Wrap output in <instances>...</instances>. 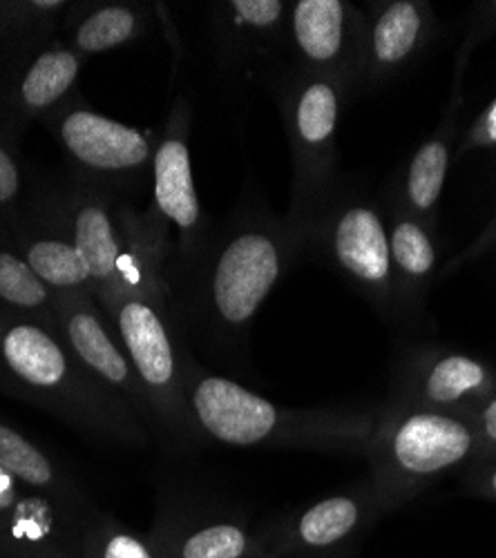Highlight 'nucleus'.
<instances>
[{
    "instance_id": "1",
    "label": "nucleus",
    "mask_w": 496,
    "mask_h": 558,
    "mask_svg": "<svg viewBox=\"0 0 496 558\" xmlns=\"http://www.w3.org/2000/svg\"><path fill=\"white\" fill-rule=\"evenodd\" d=\"M300 255L289 219L242 204L229 221L213 228L186 270L168 277L179 329H193L213 347L244 342L257 311Z\"/></svg>"
},
{
    "instance_id": "2",
    "label": "nucleus",
    "mask_w": 496,
    "mask_h": 558,
    "mask_svg": "<svg viewBox=\"0 0 496 558\" xmlns=\"http://www.w3.org/2000/svg\"><path fill=\"white\" fill-rule=\"evenodd\" d=\"M0 393L32 404L87 438L144 447L150 432L87 374L57 329L0 313Z\"/></svg>"
},
{
    "instance_id": "3",
    "label": "nucleus",
    "mask_w": 496,
    "mask_h": 558,
    "mask_svg": "<svg viewBox=\"0 0 496 558\" xmlns=\"http://www.w3.org/2000/svg\"><path fill=\"white\" fill-rule=\"evenodd\" d=\"M184 391L202 436L231 447L367 451L376 425L363 413L278 407L193 360L186 364Z\"/></svg>"
},
{
    "instance_id": "4",
    "label": "nucleus",
    "mask_w": 496,
    "mask_h": 558,
    "mask_svg": "<svg viewBox=\"0 0 496 558\" xmlns=\"http://www.w3.org/2000/svg\"><path fill=\"white\" fill-rule=\"evenodd\" d=\"M365 453L374 468L372 487L391 509L465 468L481 447L468 415L396 404L376 421Z\"/></svg>"
},
{
    "instance_id": "5",
    "label": "nucleus",
    "mask_w": 496,
    "mask_h": 558,
    "mask_svg": "<svg viewBox=\"0 0 496 558\" xmlns=\"http://www.w3.org/2000/svg\"><path fill=\"white\" fill-rule=\"evenodd\" d=\"M112 329L146 389L155 436L174 449H193L204 436L191 413L184 391L186 364L170 295L125 298L108 313Z\"/></svg>"
},
{
    "instance_id": "6",
    "label": "nucleus",
    "mask_w": 496,
    "mask_h": 558,
    "mask_svg": "<svg viewBox=\"0 0 496 558\" xmlns=\"http://www.w3.org/2000/svg\"><path fill=\"white\" fill-rule=\"evenodd\" d=\"M65 157V172L114 197L134 202L153 191L157 136L114 121L81 95L43 119Z\"/></svg>"
},
{
    "instance_id": "7",
    "label": "nucleus",
    "mask_w": 496,
    "mask_h": 558,
    "mask_svg": "<svg viewBox=\"0 0 496 558\" xmlns=\"http://www.w3.org/2000/svg\"><path fill=\"white\" fill-rule=\"evenodd\" d=\"M349 85L331 74L291 68L276 83L293 159V204L289 223L298 230L334 189L336 138Z\"/></svg>"
},
{
    "instance_id": "8",
    "label": "nucleus",
    "mask_w": 496,
    "mask_h": 558,
    "mask_svg": "<svg viewBox=\"0 0 496 558\" xmlns=\"http://www.w3.org/2000/svg\"><path fill=\"white\" fill-rule=\"evenodd\" d=\"M295 232L302 253L313 251L374 302L391 304L400 293L389 232L372 204L342 197L334 185Z\"/></svg>"
},
{
    "instance_id": "9",
    "label": "nucleus",
    "mask_w": 496,
    "mask_h": 558,
    "mask_svg": "<svg viewBox=\"0 0 496 558\" xmlns=\"http://www.w3.org/2000/svg\"><path fill=\"white\" fill-rule=\"evenodd\" d=\"M153 208L177 230L166 268V279L186 270L213 235V223L204 217L191 159V106L174 99L153 161Z\"/></svg>"
},
{
    "instance_id": "10",
    "label": "nucleus",
    "mask_w": 496,
    "mask_h": 558,
    "mask_svg": "<svg viewBox=\"0 0 496 558\" xmlns=\"http://www.w3.org/2000/svg\"><path fill=\"white\" fill-rule=\"evenodd\" d=\"M85 63L61 36L27 50L0 78V132L23 144L32 123L40 125L78 95Z\"/></svg>"
},
{
    "instance_id": "11",
    "label": "nucleus",
    "mask_w": 496,
    "mask_h": 558,
    "mask_svg": "<svg viewBox=\"0 0 496 558\" xmlns=\"http://www.w3.org/2000/svg\"><path fill=\"white\" fill-rule=\"evenodd\" d=\"M52 193L70 235L87 266L93 298L108 313L117 304L119 266L125 253V232L119 219V199L68 172L50 179Z\"/></svg>"
},
{
    "instance_id": "12",
    "label": "nucleus",
    "mask_w": 496,
    "mask_h": 558,
    "mask_svg": "<svg viewBox=\"0 0 496 558\" xmlns=\"http://www.w3.org/2000/svg\"><path fill=\"white\" fill-rule=\"evenodd\" d=\"M57 331L87 374L119 396L140 415L150 436H155V421L146 389L95 298L59 295Z\"/></svg>"
},
{
    "instance_id": "13",
    "label": "nucleus",
    "mask_w": 496,
    "mask_h": 558,
    "mask_svg": "<svg viewBox=\"0 0 496 558\" xmlns=\"http://www.w3.org/2000/svg\"><path fill=\"white\" fill-rule=\"evenodd\" d=\"M380 511H387V505L372 485L327 496L259 532L266 558H331L372 525Z\"/></svg>"
},
{
    "instance_id": "14",
    "label": "nucleus",
    "mask_w": 496,
    "mask_h": 558,
    "mask_svg": "<svg viewBox=\"0 0 496 558\" xmlns=\"http://www.w3.org/2000/svg\"><path fill=\"white\" fill-rule=\"evenodd\" d=\"M3 238L57 295H93L87 266L63 221L48 177L36 174L19 223Z\"/></svg>"
},
{
    "instance_id": "15",
    "label": "nucleus",
    "mask_w": 496,
    "mask_h": 558,
    "mask_svg": "<svg viewBox=\"0 0 496 558\" xmlns=\"http://www.w3.org/2000/svg\"><path fill=\"white\" fill-rule=\"evenodd\" d=\"M360 36L363 23L344 0H298L289 10L287 43L295 68L331 74L351 85L358 74Z\"/></svg>"
},
{
    "instance_id": "16",
    "label": "nucleus",
    "mask_w": 496,
    "mask_h": 558,
    "mask_svg": "<svg viewBox=\"0 0 496 558\" xmlns=\"http://www.w3.org/2000/svg\"><path fill=\"white\" fill-rule=\"evenodd\" d=\"M494 393L489 368L465 353L423 351L404 368L400 400L421 409L472 415Z\"/></svg>"
},
{
    "instance_id": "17",
    "label": "nucleus",
    "mask_w": 496,
    "mask_h": 558,
    "mask_svg": "<svg viewBox=\"0 0 496 558\" xmlns=\"http://www.w3.org/2000/svg\"><path fill=\"white\" fill-rule=\"evenodd\" d=\"M0 468L27 489L57 502L76 527L99 511L65 464L5 417H0Z\"/></svg>"
},
{
    "instance_id": "18",
    "label": "nucleus",
    "mask_w": 496,
    "mask_h": 558,
    "mask_svg": "<svg viewBox=\"0 0 496 558\" xmlns=\"http://www.w3.org/2000/svg\"><path fill=\"white\" fill-rule=\"evenodd\" d=\"M150 538L164 558H266L262 534L233 517L166 509Z\"/></svg>"
},
{
    "instance_id": "19",
    "label": "nucleus",
    "mask_w": 496,
    "mask_h": 558,
    "mask_svg": "<svg viewBox=\"0 0 496 558\" xmlns=\"http://www.w3.org/2000/svg\"><path fill=\"white\" fill-rule=\"evenodd\" d=\"M76 530L57 502L0 468V558H29L55 543H70Z\"/></svg>"
},
{
    "instance_id": "20",
    "label": "nucleus",
    "mask_w": 496,
    "mask_h": 558,
    "mask_svg": "<svg viewBox=\"0 0 496 558\" xmlns=\"http://www.w3.org/2000/svg\"><path fill=\"white\" fill-rule=\"evenodd\" d=\"M213 8L219 54L227 68L253 59H268L287 45L289 3H282V0H231V3H217Z\"/></svg>"
},
{
    "instance_id": "21",
    "label": "nucleus",
    "mask_w": 496,
    "mask_h": 558,
    "mask_svg": "<svg viewBox=\"0 0 496 558\" xmlns=\"http://www.w3.org/2000/svg\"><path fill=\"white\" fill-rule=\"evenodd\" d=\"M430 5L416 0H391L363 23L358 76H385L408 63L427 40Z\"/></svg>"
},
{
    "instance_id": "22",
    "label": "nucleus",
    "mask_w": 496,
    "mask_h": 558,
    "mask_svg": "<svg viewBox=\"0 0 496 558\" xmlns=\"http://www.w3.org/2000/svg\"><path fill=\"white\" fill-rule=\"evenodd\" d=\"M155 14V5L132 0H87L72 3L63 29L65 43L85 61L140 43Z\"/></svg>"
},
{
    "instance_id": "23",
    "label": "nucleus",
    "mask_w": 496,
    "mask_h": 558,
    "mask_svg": "<svg viewBox=\"0 0 496 558\" xmlns=\"http://www.w3.org/2000/svg\"><path fill=\"white\" fill-rule=\"evenodd\" d=\"M59 295L43 282L16 246L0 238V313L57 329Z\"/></svg>"
},
{
    "instance_id": "24",
    "label": "nucleus",
    "mask_w": 496,
    "mask_h": 558,
    "mask_svg": "<svg viewBox=\"0 0 496 558\" xmlns=\"http://www.w3.org/2000/svg\"><path fill=\"white\" fill-rule=\"evenodd\" d=\"M78 558H164L150 534H137L104 511L78 525L70 541Z\"/></svg>"
},
{
    "instance_id": "25",
    "label": "nucleus",
    "mask_w": 496,
    "mask_h": 558,
    "mask_svg": "<svg viewBox=\"0 0 496 558\" xmlns=\"http://www.w3.org/2000/svg\"><path fill=\"white\" fill-rule=\"evenodd\" d=\"M389 251L400 295L427 282L436 264V246L430 230L416 217L404 215L394 221Z\"/></svg>"
},
{
    "instance_id": "26",
    "label": "nucleus",
    "mask_w": 496,
    "mask_h": 558,
    "mask_svg": "<svg viewBox=\"0 0 496 558\" xmlns=\"http://www.w3.org/2000/svg\"><path fill=\"white\" fill-rule=\"evenodd\" d=\"M449 166V144L445 134H438L425 142L410 161L408 177H404V204L416 215L427 217L443 193Z\"/></svg>"
},
{
    "instance_id": "27",
    "label": "nucleus",
    "mask_w": 496,
    "mask_h": 558,
    "mask_svg": "<svg viewBox=\"0 0 496 558\" xmlns=\"http://www.w3.org/2000/svg\"><path fill=\"white\" fill-rule=\"evenodd\" d=\"M36 170L23 159L21 144L0 132V238L10 235L32 195Z\"/></svg>"
},
{
    "instance_id": "28",
    "label": "nucleus",
    "mask_w": 496,
    "mask_h": 558,
    "mask_svg": "<svg viewBox=\"0 0 496 558\" xmlns=\"http://www.w3.org/2000/svg\"><path fill=\"white\" fill-rule=\"evenodd\" d=\"M36 45L40 43H32L14 29L3 12V0H0V78H3L14 61H19L27 50L36 48Z\"/></svg>"
},
{
    "instance_id": "29",
    "label": "nucleus",
    "mask_w": 496,
    "mask_h": 558,
    "mask_svg": "<svg viewBox=\"0 0 496 558\" xmlns=\"http://www.w3.org/2000/svg\"><path fill=\"white\" fill-rule=\"evenodd\" d=\"M470 421L474 425L481 453L496 451V393H492L472 415Z\"/></svg>"
},
{
    "instance_id": "30",
    "label": "nucleus",
    "mask_w": 496,
    "mask_h": 558,
    "mask_svg": "<svg viewBox=\"0 0 496 558\" xmlns=\"http://www.w3.org/2000/svg\"><path fill=\"white\" fill-rule=\"evenodd\" d=\"M472 142L481 146H492L496 144V101L492 108L485 112V117L479 121V125L472 132Z\"/></svg>"
},
{
    "instance_id": "31",
    "label": "nucleus",
    "mask_w": 496,
    "mask_h": 558,
    "mask_svg": "<svg viewBox=\"0 0 496 558\" xmlns=\"http://www.w3.org/2000/svg\"><path fill=\"white\" fill-rule=\"evenodd\" d=\"M474 487H476L481 494L496 498V464H492V468H487V470H479V472H476V483H474Z\"/></svg>"
},
{
    "instance_id": "32",
    "label": "nucleus",
    "mask_w": 496,
    "mask_h": 558,
    "mask_svg": "<svg viewBox=\"0 0 496 558\" xmlns=\"http://www.w3.org/2000/svg\"><path fill=\"white\" fill-rule=\"evenodd\" d=\"M29 558H78V556H76V551L72 549L70 543H55L50 547H45V549L32 554Z\"/></svg>"
}]
</instances>
